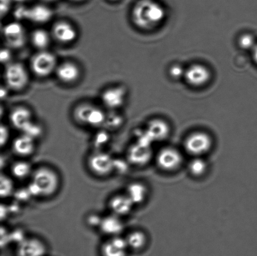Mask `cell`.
I'll return each instance as SVG.
<instances>
[{
	"label": "cell",
	"instance_id": "cell-1",
	"mask_svg": "<svg viewBox=\"0 0 257 256\" xmlns=\"http://www.w3.org/2000/svg\"><path fill=\"white\" fill-rule=\"evenodd\" d=\"M165 17V9L154 0H140L131 11L133 24L143 31H152L157 29L162 24Z\"/></svg>",
	"mask_w": 257,
	"mask_h": 256
},
{
	"label": "cell",
	"instance_id": "cell-2",
	"mask_svg": "<svg viewBox=\"0 0 257 256\" xmlns=\"http://www.w3.org/2000/svg\"><path fill=\"white\" fill-rule=\"evenodd\" d=\"M60 186L59 174L48 165L34 169L27 188L32 197L49 198L57 194Z\"/></svg>",
	"mask_w": 257,
	"mask_h": 256
},
{
	"label": "cell",
	"instance_id": "cell-3",
	"mask_svg": "<svg viewBox=\"0 0 257 256\" xmlns=\"http://www.w3.org/2000/svg\"><path fill=\"white\" fill-rule=\"evenodd\" d=\"M4 79L8 89L20 92L29 85V73L22 63L12 62L5 65Z\"/></svg>",
	"mask_w": 257,
	"mask_h": 256
},
{
	"label": "cell",
	"instance_id": "cell-4",
	"mask_svg": "<svg viewBox=\"0 0 257 256\" xmlns=\"http://www.w3.org/2000/svg\"><path fill=\"white\" fill-rule=\"evenodd\" d=\"M115 159L102 150H95L87 157L88 169L95 176L105 178L114 173Z\"/></svg>",
	"mask_w": 257,
	"mask_h": 256
},
{
	"label": "cell",
	"instance_id": "cell-5",
	"mask_svg": "<svg viewBox=\"0 0 257 256\" xmlns=\"http://www.w3.org/2000/svg\"><path fill=\"white\" fill-rule=\"evenodd\" d=\"M58 64L56 56L48 50L37 51L30 60V70L39 78H46L54 74Z\"/></svg>",
	"mask_w": 257,
	"mask_h": 256
},
{
	"label": "cell",
	"instance_id": "cell-6",
	"mask_svg": "<svg viewBox=\"0 0 257 256\" xmlns=\"http://www.w3.org/2000/svg\"><path fill=\"white\" fill-rule=\"evenodd\" d=\"M212 138L205 132L191 133L185 140V149L193 157H203L210 151L213 147Z\"/></svg>",
	"mask_w": 257,
	"mask_h": 256
},
{
	"label": "cell",
	"instance_id": "cell-7",
	"mask_svg": "<svg viewBox=\"0 0 257 256\" xmlns=\"http://www.w3.org/2000/svg\"><path fill=\"white\" fill-rule=\"evenodd\" d=\"M3 37L7 47L19 50L26 45L28 39L26 30L19 22L7 24L3 29Z\"/></svg>",
	"mask_w": 257,
	"mask_h": 256
},
{
	"label": "cell",
	"instance_id": "cell-8",
	"mask_svg": "<svg viewBox=\"0 0 257 256\" xmlns=\"http://www.w3.org/2000/svg\"><path fill=\"white\" fill-rule=\"evenodd\" d=\"M183 157L181 152L174 147H165L158 152L156 162L161 169L173 172L182 165Z\"/></svg>",
	"mask_w": 257,
	"mask_h": 256
},
{
	"label": "cell",
	"instance_id": "cell-9",
	"mask_svg": "<svg viewBox=\"0 0 257 256\" xmlns=\"http://www.w3.org/2000/svg\"><path fill=\"white\" fill-rule=\"evenodd\" d=\"M50 33L53 39L64 45L72 44L78 36L76 28L72 23L65 20H60L55 22Z\"/></svg>",
	"mask_w": 257,
	"mask_h": 256
},
{
	"label": "cell",
	"instance_id": "cell-10",
	"mask_svg": "<svg viewBox=\"0 0 257 256\" xmlns=\"http://www.w3.org/2000/svg\"><path fill=\"white\" fill-rule=\"evenodd\" d=\"M127 90L122 85H115L105 89L101 94V101L109 110H117L124 105Z\"/></svg>",
	"mask_w": 257,
	"mask_h": 256
},
{
	"label": "cell",
	"instance_id": "cell-11",
	"mask_svg": "<svg viewBox=\"0 0 257 256\" xmlns=\"http://www.w3.org/2000/svg\"><path fill=\"white\" fill-rule=\"evenodd\" d=\"M210 69L205 65L195 64L190 65L185 70L186 83L193 87H201L208 84L211 79Z\"/></svg>",
	"mask_w": 257,
	"mask_h": 256
},
{
	"label": "cell",
	"instance_id": "cell-12",
	"mask_svg": "<svg viewBox=\"0 0 257 256\" xmlns=\"http://www.w3.org/2000/svg\"><path fill=\"white\" fill-rule=\"evenodd\" d=\"M55 74L60 82L70 85L74 84L80 79L81 70L76 63L67 60L58 64Z\"/></svg>",
	"mask_w": 257,
	"mask_h": 256
},
{
	"label": "cell",
	"instance_id": "cell-13",
	"mask_svg": "<svg viewBox=\"0 0 257 256\" xmlns=\"http://www.w3.org/2000/svg\"><path fill=\"white\" fill-rule=\"evenodd\" d=\"M46 252V245L38 237L25 238L17 248L19 256H44Z\"/></svg>",
	"mask_w": 257,
	"mask_h": 256
},
{
	"label": "cell",
	"instance_id": "cell-14",
	"mask_svg": "<svg viewBox=\"0 0 257 256\" xmlns=\"http://www.w3.org/2000/svg\"><path fill=\"white\" fill-rule=\"evenodd\" d=\"M152 156L151 146L135 143L128 148L127 154V161L135 166H143L147 164Z\"/></svg>",
	"mask_w": 257,
	"mask_h": 256
},
{
	"label": "cell",
	"instance_id": "cell-15",
	"mask_svg": "<svg viewBox=\"0 0 257 256\" xmlns=\"http://www.w3.org/2000/svg\"><path fill=\"white\" fill-rule=\"evenodd\" d=\"M128 249L126 240L120 235L109 237L100 248L102 256H127Z\"/></svg>",
	"mask_w": 257,
	"mask_h": 256
},
{
	"label": "cell",
	"instance_id": "cell-16",
	"mask_svg": "<svg viewBox=\"0 0 257 256\" xmlns=\"http://www.w3.org/2000/svg\"><path fill=\"white\" fill-rule=\"evenodd\" d=\"M12 149L15 155L23 159L31 156L36 150V140L22 133L13 140Z\"/></svg>",
	"mask_w": 257,
	"mask_h": 256
},
{
	"label": "cell",
	"instance_id": "cell-17",
	"mask_svg": "<svg viewBox=\"0 0 257 256\" xmlns=\"http://www.w3.org/2000/svg\"><path fill=\"white\" fill-rule=\"evenodd\" d=\"M9 119L12 126L22 132L34 122L31 110L25 106H17L12 110Z\"/></svg>",
	"mask_w": 257,
	"mask_h": 256
},
{
	"label": "cell",
	"instance_id": "cell-18",
	"mask_svg": "<svg viewBox=\"0 0 257 256\" xmlns=\"http://www.w3.org/2000/svg\"><path fill=\"white\" fill-rule=\"evenodd\" d=\"M134 205L135 204L125 193L113 195L108 202V206L111 214L120 217L130 214Z\"/></svg>",
	"mask_w": 257,
	"mask_h": 256
},
{
	"label": "cell",
	"instance_id": "cell-19",
	"mask_svg": "<svg viewBox=\"0 0 257 256\" xmlns=\"http://www.w3.org/2000/svg\"><path fill=\"white\" fill-rule=\"evenodd\" d=\"M99 229L100 232L109 237L120 235L124 229L121 217L113 214L102 217Z\"/></svg>",
	"mask_w": 257,
	"mask_h": 256
},
{
	"label": "cell",
	"instance_id": "cell-20",
	"mask_svg": "<svg viewBox=\"0 0 257 256\" xmlns=\"http://www.w3.org/2000/svg\"><path fill=\"white\" fill-rule=\"evenodd\" d=\"M54 12L45 4H37L27 7L25 19L36 24H44L52 19Z\"/></svg>",
	"mask_w": 257,
	"mask_h": 256
},
{
	"label": "cell",
	"instance_id": "cell-21",
	"mask_svg": "<svg viewBox=\"0 0 257 256\" xmlns=\"http://www.w3.org/2000/svg\"><path fill=\"white\" fill-rule=\"evenodd\" d=\"M170 125L165 120L156 119L149 122L146 131L153 142H161L170 135Z\"/></svg>",
	"mask_w": 257,
	"mask_h": 256
},
{
	"label": "cell",
	"instance_id": "cell-22",
	"mask_svg": "<svg viewBox=\"0 0 257 256\" xmlns=\"http://www.w3.org/2000/svg\"><path fill=\"white\" fill-rule=\"evenodd\" d=\"M30 41L37 51L47 50L53 39L51 33L44 29H35L30 35Z\"/></svg>",
	"mask_w": 257,
	"mask_h": 256
},
{
	"label": "cell",
	"instance_id": "cell-23",
	"mask_svg": "<svg viewBox=\"0 0 257 256\" xmlns=\"http://www.w3.org/2000/svg\"><path fill=\"white\" fill-rule=\"evenodd\" d=\"M125 194L135 205L142 204L148 196L147 187L143 183L135 182L127 185Z\"/></svg>",
	"mask_w": 257,
	"mask_h": 256
},
{
	"label": "cell",
	"instance_id": "cell-24",
	"mask_svg": "<svg viewBox=\"0 0 257 256\" xmlns=\"http://www.w3.org/2000/svg\"><path fill=\"white\" fill-rule=\"evenodd\" d=\"M34 170L32 164L25 160H17L10 166V172L12 176L20 180L30 179Z\"/></svg>",
	"mask_w": 257,
	"mask_h": 256
},
{
	"label": "cell",
	"instance_id": "cell-25",
	"mask_svg": "<svg viewBox=\"0 0 257 256\" xmlns=\"http://www.w3.org/2000/svg\"><path fill=\"white\" fill-rule=\"evenodd\" d=\"M94 107V105L88 102L77 105L72 112L73 118L75 122L82 126H87L88 119Z\"/></svg>",
	"mask_w": 257,
	"mask_h": 256
},
{
	"label": "cell",
	"instance_id": "cell-26",
	"mask_svg": "<svg viewBox=\"0 0 257 256\" xmlns=\"http://www.w3.org/2000/svg\"><path fill=\"white\" fill-rule=\"evenodd\" d=\"M128 249L137 251L143 249L147 242V236L145 233L141 230H133L128 233L125 237Z\"/></svg>",
	"mask_w": 257,
	"mask_h": 256
},
{
	"label": "cell",
	"instance_id": "cell-27",
	"mask_svg": "<svg viewBox=\"0 0 257 256\" xmlns=\"http://www.w3.org/2000/svg\"><path fill=\"white\" fill-rule=\"evenodd\" d=\"M189 172L193 176L201 177L208 170V164L202 157H195L190 160L188 165Z\"/></svg>",
	"mask_w": 257,
	"mask_h": 256
},
{
	"label": "cell",
	"instance_id": "cell-28",
	"mask_svg": "<svg viewBox=\"0 0 257 256\" xmlns=\"http://www.w3.org/2000/svg\"><path fill=\"white\" fill-rule=\"evenodd\" d=\"M15 185L10 177L6 175H2L0 181V195L2 199H7L14 195Z\"/></svg>",
	"mask_w": 257,
	"mask_h": 256
},
{
	"label": "cell",
	"instance_id": "cell-29",
	"mask_svg": "<svg viewBox=\"0 0 257 256\" xmlns=\"http://www.w3.org/2000/svg\"><path fill=\"white\" fill-rule=\"evenodd\" d=\"M117 110H110L109 114H107L105 126L110 130H116L122 126L124 119L121 115L118 114Z\"/></svg>",
	"mask_w": 257,
	"mask_h": 256
},
{
	"label": "cell",
	"instance_id": "cell-30",
	"mask_svg": "<svg viewBox=\"0 0 257 256\" xmlns=\"http://www.w3.org/2000/svg\"><path fill=\"white\" fill-rule=\"evenodd\" d=\"M238 44L241 49L252 50L256 44L255 37L250 34H244L239 37Z\"/></svg>",
	"mask_w": 257,
	"mask_h": 256
},
{
	"label": "cell",
	"instance_id": "cell-31",
	"mask_svg": "<svg viewBox=\"0 0 257 256\" xmlns=\"http://www.w3.org/2000/svg\"><path fill=\"white\" fill-rule=\"evenodd\" d=\"M22 133L29 135L30 137H32L35 140H37L42 136L43 133H44V130H43L41 125L38 124V123L33 122Z\"/></svg>",
	"mask_w": 257,
	"mask_h": 256
},
{
	"label": "cell",
	"instance_id": "cell-32",
	"mask_svg": "<svg viewBox=\"0 0 257 256\" xmlns=\"http://www.w3.org/2000/svg\"><path fill=\"white\" fill-rule=\"evenodd\" d=\"M185 70L181 65L175 64L170 67L169 74L173 79H180L185 76Z\"/></svg>",
	"mask_w": 257,
	"mask_h": 256
},
{
	"label": "cell",
	"instance_id": "cell-33",
	"mask_svg": "<svg viewBox=\"0 0 257 256\" xmlns=\"http://www.w3.org/2000/svg\"><path fill=\"white\" fill-rule=\"evenodd\" d=\"M109 136L107 132L102 131L96 135L95 137L94 143L95 146H102L103 144H106L109 141Z\"/></svg>",
	"mask_w": 257,
	"mask_h": 256
},
{
	"label": "cell",
	"instance_id": "cell-34",
	"mask_svg": "<svg viewBox=\"0 0 257 256\" xmlns=\"http://www.w3.org/2000/svg\"><path fill=\"white\" fill-rule=\"evenodd\" d=\"M102 217L97 214H91L88 215L87 222L88 225L92 227H99Z\"/></svg>",
	"mask_w": 257,
	"mask_h": 256
},
{
	"label": "cell",
	"instance_id": "cell-35",
	"mask_svg": "<svg viewBox=\"0 0 257 256\" xmlns=\"http://www.w3.org/2000/svg\"><path fill=\"white\" fill-rule=\"evenodd\" d=\"M1 138H0V141H1L2 147H4L9 142V138L10 136V132L9 128L7 125H1Z\"/></svg>",
	"mask_w": 257,
	"mask_h": 256
},
{
	"label": "cell",
	"instance_id": "cell-36",
	"mask_svg": "<svg viewBox=\"0 0 257 256\" xmlns=\"http://www.w3.org/2000/svg\"><path fill=\"white\" fill-rule=\"evenodd\" d=\"M11 50V49L7 47L6 49L5 48V49H3L1 50V55H0L1 56V61L5 65L12 62V55Z\"/></svg>",
	"mask_w": 257,
	"mask_h": 256
},
{
	"label": "cell",
	"instance_id": "cell-37",
	"mask_svg": "<svg viewBox=\"0 0 257 256\" xmlns=\"http://www.w3.org/2000/svg\"><path fill=\"white\" fill-rule=\"evenodd\" d=\"M14 0H0V10L2 17L7 15L11 9L12 2Z\"/></svg>",
	"mask_w": 257,
	"mask_h": 256
},
{
	"label": "cell",
	"instance_id": "cell-38",
	"mask_svg": "<svg viewBox=\"0 0 257 256\" xmlns=\"http://www.w3.org/2000/svg\"><path fill=\"white\" fill-rule=\"evenodd\" d=\"M251 54H252V58L254 62L255 63V64L257 65V43L255 45V46L254 47L252 50H251Z\"/></svg>",
	"mask_w": 257,
	"mask_h": 256
},
{
	"label": "cell",
	"instance_id": "cell-39",
	"mask_svg": "<svg viewBox=\"0 0 257 256\" xmlns=\"http://www.w3.org/2000/svg\"><path fill=\"white\" fill-rule=\"evenodd\" d=\"M7 90H5V89H4V88H2V89H1V97H2V99H4V98L5 97H7Z\"/></svg>",
	"mask_w": 257,
	"mask_h": 256
},
{
	"label": "cell",
	"instance_id": "cell-40",
	"mask_svg": "<svg viewBox=\"0 0 257 256\" xmlns=\"http://www.w3.org/2000/svg\"><path fill=\"white\" fill-rule=\"evenodd\" d=\"M42 3H44V4H48V3H52L57 1V0H40Z\"/></svg>",
	"mask_w": 257,
	"mask_h": 256
},
{
	"label": "cell",
	"instance_id": "cell-41",
	"mask_svg": "<svg viewBox=\"0 0 257 256\" xmlns=\"http://www.w3.org/2000/svg\"><path fill=\"white\" fill-rule=\"evenodd\" d=\"M69 1L74 2V3H80V2H84V0H69Z\"/></svg>",
	"mask_w": 257,
	"mask_h": 256
},
{
	"label": "cell",
	"instance_id": "cell-42",
	"mask_svg": "<svg viewBox=\"0 0 257 256\" xmlns=\"http://www.w3.org/2000/svg\"><path fill=\"white\" fill-rule=\"evenodd\" d=\"M107 1H109L110 2L115 3L120 1V0H107Z\"/></svg>",
	"mask_w": 257,
	"mask_h": 256
},
{
	"label": "cell",
	"instance_id": "cell-43",
	"mask_svg": "<svg viewBox=\"0 0 257 256\" xmlns=\"http://www.w3.org/2000/svg\"><path fill=\"white\" fill-rule=\"evenodd\" d=\"M18 1H20H20H21V0H18Z\"/></svg>",
	"mask_w": 257,
	"mask_h": 256
}]
</instances>
